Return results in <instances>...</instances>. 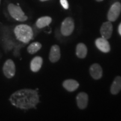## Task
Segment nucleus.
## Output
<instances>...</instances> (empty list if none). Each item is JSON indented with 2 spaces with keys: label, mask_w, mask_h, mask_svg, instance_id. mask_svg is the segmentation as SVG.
<instances>
[{
  "label": "nucleus",
  "mask_w": 121,
  "mask_h": 121,
  "mask_svg": "<svg viewBox=\"0 0 121 121\" xmlns=\"http://www.w3.org/2000/svg\"><path fill=\"white\" fill-rule=\"evenodd\" d=\"M14 33L16 39L24 43H28L33 37L32 28L26 24L18 25L14 29Z\"/></svg>",
  "instance_id": "f03ea898"
},
{
  "label": "nucleus",
  "mask_w": 121,
  "mask_h": 121,
  "mask_svg": "<svg viewBox=\"0 0 121 121\" xmlns=\"http://www.w3.org/2000/svg\"><path fill=\"white\" fill-rule=\"evenodd\" d=\"M52 19L51 17L49 16H43V17H40L37 20L36 22V26L37 28L42 29L47 26L52 22Z\"/></svg>",
  "instance_id": "dca6fc26"
},
{
  "label": "nucleus",
  "mask_w": 121,
  "mask_h": 121,
  "mask_svg": "<svg viewBox=\"0 0 121 121\" xmlns=\"http://www.w3.org/2000/svg\"><path fill=\"white\" fill-rule=\"evenodd\" d=\"M60 2L61 5L62 6V7L66 10H67L69 7V4L67 0H60Z\"/></svg>",
  "instance_id": "a211bd4d"
},
{
  "label": "nucleus",
  "mask_w": 121,
  "mask_h": 121,
  "mask_svg": "<svg viewBox=\"0 0 121 121\" xmlns=\"http://www.w3.org/2000/svg\"><path fill=\"white\" fill-rule=\"evenodd\" d=\"M100 33L102 37L106 39H110L113 33V25L110 22H104L100 28Z\"/></svg>",
  "instance_id": "0eeeda50"
},
{
  "label": "nucleus",
  "mask_w": 121,
  "mask_h": 121,
  "mask_svg": "<svg viewBox=\"0 0 121 121\" xmlns=\"http://www.w3.org/2000/svg\"><path fill=\"white\" fill-rule=\"evenodd\" d=\"M121 12V4L120 2H116L113 4L109 10L107 18L109 22H115L119 17Z\"/></svg>",
  "instance_id": "423d86ee"
},
{
  "label": "nucleus",
  "mask_w": 121,
  "mask_h": 121,
  "mask_svg": "<svg viewBox=\"0 0 121 121\" xmlns=\"http://www.w3.org/2000/svg\"><path fill=\"white\" fill-rule=\"evenodd\" d=\"M16 72L15 63L11 59L6 60L3 66V72L7 78H11L14 76Z\"/></svg>",
  "instance_id": "39448f33"
},
{
  "label": "nucleus",
  "mask_w": 121,
  "mask_h": 121,
  "mask_svg": "<svg viewBox=\"0 0 121 121\" xmlns=\"http://www.w3.org/2000/svg\"><path fill=\"white\" fill-rule=\"evenodd\" d=\"M96 1H98V2H101V1H103V0H96Z\"/></svg>",
  "instance_id": "aec40b11"
},
{
  "label": "nucleus",
  "mask_w": 121,
  "mask_h": 121,
  "mask_svg": "<svg viewBox=\"0 0 121 121\" xmlns=\"http://www.w3.org/2000/svg\"><path fill=\"white\" fill-rule=\"evenodd\" d=\"M60 58V48L58 45H54L51 47L50 50L49 59L52 63L57 62Z\"/></svg>",
  "instance_id": "9b49d317"
},
{
  "label": "nucleus",
  "mask_w": 121,
  "mask_h": 121,
  "mask_svg": "<svg viewBox=\"0 0 121 121\" xmlns=\"http://www.w3.org/2000/svg\"><path fill=\"white\" fill-rule=\"evenodd\" d=\"M118 33L119 34L121 35V22L119 25V26H118Z\"/></svg>",
  "instance_id": "6ab92c4d"
},
{
  "label": "nucleus",
  "mask_w": 121,
  "mask_h": 121,
  "mask_svg": "<svg viewBox=\"0 0 121 121\" xmlns=\"http://www.w3.org/2000/svg\"><path fill=\"white\" fill-rule=\"evenodd\" d=\"M87 53V49L85 44L82 43H78L76 46V54L80 58H84L86 56Z\"/></svg>",
  "instance_id": "2eb2a0df"
},
{
  "label": "nucleus",
  "mask_w": 121,
  "mask_h": 121,
  "mask_svg": "<svg viewBox=\"0 0 121 121\" xmlns=\"http://www.w3.org/2000/svg\"><path fill=\"white\" fill-rule=\"evenodd\" d=\"M7 9L11 17L16 20L19 22H25L28 19V17L25 15L19 6L10 4L8 5Z\"/></svg>",
  "instance_id": "7ed1b4c3"
},
{
  "label": "nucleus",
  "mask_w": 121,
  "mask_h": 121,
  "mask_svg": "<svg viewBox=\"0 0 121 121\" xmlns=\"http://www.w3.org/2000/svg\"><path fill=\"white\" fill-rule=\"evenodd\" d=\"M121 90V77L117 76L114 78V81L110 87V93L113 95H116Z\"/></svg>",
  "instance_id": "4468645a"
},
{
  "label": "nucleus",
  "mask_w": 121,
  "mask_h": 121,
  "mask_svg": "<svg viewBox=\"0 0 121 121\" xmlns=\"http://www.w3.org/2000/svg\"><path fill=\"white\" fill-rule=\"evenodd\" d=\"M75 28L73 20L71 17H67L63 21L60 27V31L63 35L68 37L73 33Z\"/></svg>",
  "instance_id": "20e7f679"
},
{
  "label": "nucleus",
  "mask_w": 121,
  "mask_h": 121,
  "mask_svg": "<svg viewBox=\"0 0 121 121\" xmlns=\"http://www.w3.org/2000/svg\"><path fill=\"white\" fill-rule=\"evenodd\" d=\"M10 102L16 108L27 110L35 108L39 103V97L36 90L23 89L13 93L10 97Z\"/></svg>",
  "instance_id": "f257e3e1"
},
{
  "label": "nucleus",
  "mask_w": 121,
  "mask_h": 121,
  "mask_svg": "<svg viewBox=\"0 0 121 121\" xmlns=\"http://www.w3.org/2000/svg\"><path fill=\"white\" fill-rule=\"evenodd\" d=\"M40 1H42V2H44V1H48V0H40Z\"/></svg>",
  "instance_id": "412c9836"
},
{
  "label": "nucleus",
  "mask_w": 121,
  "mask_h": 121,
  "mask_svg": "<svg viewBox=\"0 0 121 121\" xmlns=\"http://www.w3.org/2000/svg\"><path fill=\"white\" fill-rule=\"evenodd\" d=\"M95 45L100 51L104 53H108L110 51V46L107 39L99 38L95 40Z\"/></svg>",
  "instance_id": "6e6552de"
},
{
  "label": "nucleus",
  "mask_w": 121,
  "mask_h": 121,
  "mask_svg": "<svg viewBox=\"0 0 121 121\" xmlns=\"http://www.w3.org/2000/svg\"><path fill=\"white\" fill-rule=\"evenodd\" d=\"M43 64V58L40 56H36L30 62V69L34 72H37L41 69Z\"/></svg>",
  "instance_id": "ddd939ff"
},
{
  "label": "nucleus",
  "mask_w": 121,
  "mask_h": 121,
  "mask_svg": "<svg viewBox=\"0 0 121 121\" xmlns=\"http://www.w3.org/2000/svg\"><path fill=\"white\" fill-rule=\"evenodd\" d=\"M1 0H0V4H1Z\"/></svg>",
  "instance_id": "4be33fe9"
},
{
  "label": "nucleus",
  "mask_w": 121,
  "mask_h": 121,
  "mask_svg": "<svg viewBox=\"0 0 121 121\" xmlns=\"http://www.w3.org/2000/svg\"><path fill=\"white\" fill-rule=\"evenodd\" d=\"M77 105L80 109H84L88 104V95L84 92H81L76 96Z\"/></svg>",
  "instance_id": "1a4fd4ad"
},
{
  "label": "nucleus",
  "mask_w": 121,
  "mask_h": 121,
  "mask_svg": "<svg viewBox=\"0 0 121 121\" xmlns=\"http://www.w3.org/2000/svg\"><path fill=\"white\" fill-rule=\"evenodd\" d=\"M63 86L69 92H72L78 89L79 84L77 81L73 79H68L63 82Z\"/></svg>",
  "instance_id": "f8f14e48"
},
{
  "label": "nucleus",
  "mask_w": 121,
  "mask_h": 121,
  "mask_svg": "<svg viewBox=\"0 0 121 121\" xmlns=\"http://www.w3.org/2000/svg\"><path fill=\"white\" fill-rule=\"evenodd\" d=\"M89 71L91 76L95 80H99L103 76V69L100 65L98 63H94L90 66Z\"/></svg>",
  "instance_id": "9d476101"
},
{
  "label": "nucleus",
  "mask_w": 121,
  "mask_h": 121,
  "mask_svg": "<svg viewBox=\"0 0 121 121\" xmlns=\"http://www.w3.org/2000/svg\"><path fill=\"white\" fill-rule=\"evenodd\" d=\"M41 48L42 44L39 42H33L29 45L28 48H27V51H28L29 53L33 54L37 53L38 51H39L41 49Z\"/></svg>",
  "instance_id": "f3484780"
}]
</instances>
